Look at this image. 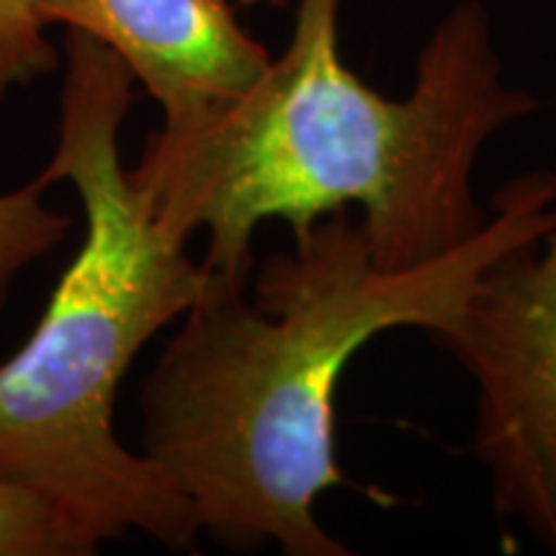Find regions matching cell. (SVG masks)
<instances>
[{
    "label": "cell",
    "mask_w": 556,
    "mask_h": 556,
    "mask_svg": "<svg viewBox=\"0 0 556 556\" xmlns=\"http://www.w3.org/2000/svg\"><path fill=\"white\" fill-rule=\"evenodd\" d=\"M490 206L475 238L420 266H381L364 225L336 212L268 255L253 299L212 281L142 389V454L189 500L201 533L238 552L351 554L317 520L319 495H384L340 469V377L379 332L454 328L492 263L556 227V173L507 180Z\"/></svg>",
    "instance_id": "6da1fadb"
},
{
    "label": "cell",
    "mask_w": 556,
    "mask_h": 556,
    "mask_svg": "<svg viewBox=\"0 0 556 556\" xmlns=\"http://www.w3.org/2000/svg\"><path fill=\"white\" fill-rule=\"evenodd\" d=\"M338 18L340 0H299L287 50L253 86L163 122L127 168L170 238L206 235L201 266L217 287L248 289L261 225L278 219L299 235L351 206L381 266L443 258L486 222L475 197L479 152L544 106L505 83L479 0L435 26L405 99H387L345 65Z\"/></svg>",
    "instance_id": "7a4b0ae2"
},
{
    "label": "cell",
    "mask_w": 556,
    "mask_h": 556,
    "mask_svg": "<svg viewBox=\"0 0 556 556\" xmlns=\"http://www.w3.org/2000/svg\"><path fill=\"white\" fill-rule=\"evenodd\" d=\"M58 144L39 178L67 180L86 238L37 330L0 364V479L45 495L99 544L139 531L191 552L199 520L168 477L114 430L119 384L137 353L184 317L212 276L139 199L119 131L135 75L109 47L67 29Z\"/></svg>",
    "instance_id": "3957f363"
},
{
    "label": "cell",
    "mask_w": 556,
    "mask_h": 556,
    "mask_svg": "<svg viewBox=\"0 0 556 556\" xmlns=\"http://www.w3.org/2000/svg\"><path fill=\"white\" fill-rule=\"evenodd\" d=\"M435 340L477 387L475 451L497 516L556 554V227L492 263Z\"/></svg>",
    "instance_id": "277c9868"
},
{
    "label": "cell",
    "mask_w": 556,
    "mask_h": 556,
    "mask_svg": "<svg viewBox=\"0 0 556 556\" xmlns=\"http://www.w3.org/2000/svg\"><path fill=\"white\" fill-rule=\"evenodd\" d=\"M41 18L83 31L119 58L184 122L240 96L270 54L242 29L238 0H37Z\"/></svg>",
    "instance_id": "5b68a950"
},
{
    "label": "cell",
    "mask_w": 556,
    "mask_h": 556,
    "mask_svg": "<svg viewBox=\"0 0 556 556\" xmlns=\"http://www.w3.org/2000/svg\"><path fill=\"white\" fill-rule=\"evenodd\" d=\"M47 189L50 186L37 176L16 191L0 193V315L16 278L73 232V219L47 204Z\"/></svg>",
    "instance_id": "8992f818"
},
{
    "label": "cell",
    "mask_w": 556,
    "mask_h": 556,
    "mask_svg": "<svg viewBox=\"0 0 556 556\" xmlns=\"http://www.w3.org/2000/svg\"><path fill=\"white\" fill-rule=\"evenodd\" d=\"M99 546L45 495L0 479V556H88Z\"/></svg>",
    "instance_id": "52a82bcc"
},
{
    "label": "cell",
    "mask_w": 556,
    "mask_h": 556,
    "mask_svg": "<svg viewBox=\"0 0 556 556\" xmlns=\"http://www.w3.org/2000/svg\"><path fill=\"white\" fill-rule=\"evenodd\" d=\"M45 31L37 0H0V103L58 67L60 54Z\"/></svg>",
    "instance_id": "ba28073f"
}]
</instances>
